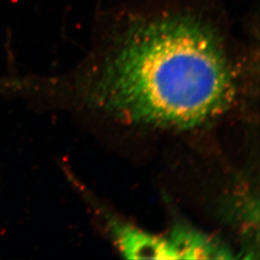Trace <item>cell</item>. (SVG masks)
I'll list each match as a JSON object with an SVG mask.
<instances>
[{
	"instance_id": "1",
	"label": "cell",
	"mask_w": 260,
	"mask_h": 260,
	"mask_svg": "<svg viewBox=\"0 0 260 260\" xmlns=\"http://www.w3.org/2000/svg\"><path fill=\"white\" fill-rule=\"evenodd\" d=\"M236 91L217 38L199 21L180 17L130 31L87 83L85 99L128 124L190 130L219 118Z\"/></svg>"
},
{
	"instance_id": "2",
	"label": "cell",
	"mask_w": 260,
	"mask_h": 260,
	"mask_svg": "<svg viewBox=\"0 0 260 260\" xmlns=\"http://www.w3.org/2000/svg\"><path fill=\"white\" fill-rule=\"evenodd\" d=\"M114 243L122 256L130 259H175L167 237L157 236L144 230L107 218Z\"/></svg>"
},
{
	"instance_id": "3",
	"label": "cell",
	"mask_w": 260,
	"mask_h": 260,
	"mask_svg": "<svg viewBox=\"0 0 260 260\" xmlns=\"http://www.w3.org/2000/svg\"><path fill=\"white\" fill-rule=\"evenodd\" d=\"M175 259H233L228 246L185 224H177L167 237Z\"/></svg>"
}]
</instances>
